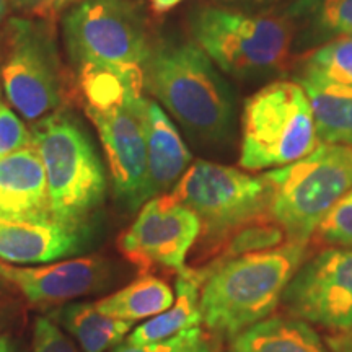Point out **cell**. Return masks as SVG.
Listing matches in <instances>:
<instances>
[{"mask_svg": "<svg viewBox=\"0 0 352 352\" xmlns=\"http://www.w3.org/2000/svg\"><path fill=\"white\" fill-rule=\"evenodd\" d=\"M307 245L284 241L209 266L199 298L202 323L232 340L267 318L302 266Z\"/></svg>", "mask_w": 352, "mask_h": 352, "instance_id": "1", "label": "cell"}, {"mask_svg": "<svg viewBox=\"0 0 352 352\" xmlns=\"http://www.w3.org/2000/svg\"><path fill=\"white\" fill-rule=\"evenodd\" d=\"M78 87L107 152L114 195L129 209H138L147 173L142 69L114 72L83 67L78 70Z\"/></svg>", "mask_w": 352, "mask_h": 352, "instance_id": "2", "label": "cell"}, {"mask_svg": "<svg viewBox=\"0 0 352 352\" xmlns=\"http://www.w3.org/2000/svg\"><path fill=\"white\" fill-rule=\"evenodd\" d=\"M142 72L144 87L191 134L209 140L226 134L232 116L230 95L199 46H152Z\"/></svg>", "mask_w": 352, "mask_h": 352, "instance_id": "3", "label": "cell"}, {"mask_svg": "<svg viewBox=\"0 0 352 352\" xmlns=\"http://www.w3.org/2000/svg\"><path fill=\"white\" fill-rule=\"evenodd\" d=\"M32 135L46 170L52 219L82 232L107 189L94 145L78 122L60 109L38 120Z\"/></svg>", "mask_w": 352, "mask_h": 352, "instance_id": "4", "label": "cell"}, {"mask_svg": "<svg viewBox=\"0 0 352 352\" xmlns=\"http://www.w3.org/2000/svg\"><path fill=\"white\" fill-rule=\"evenodd\" d=\"M270 215L285 241L308 243L320 223L352 188V148L320 144L300 160L271 170Z\"/></svg>", "mask_w": 352, "mask_h": 352, "instance_id": "5", "label": "cell"}, {"mask_svg": "<svg viewBox=\"0 0 352 352\" xmlns=\"http://www.w3.org/2000/svg\"><path fill=\"white\" fill-rule=\"evenodd\" d=\"M51 25L13 16L0 30V87L8 103L32 121L59 111L72 91Z\"/></svg>", "mask_w": 352, "mask_h": 352, "instance_id": "6", "label": "cell"}, {"mask_svg": "<svg viewBox=\"0 0 352 352\" xmlns=\"http://www.w3.org/2000/svg\"><path fill=\"white\" fill-rule=\"evenodd\" d=\"M320 145L310 101L300 83L274 82L246 100L240 166L280 168Z\"/></svg>", "mask_w": 352, "mask_h": 352, "instance_id": "7", "label": "cell"}, {"mask_svg": "<svg viewBox=\"0 0 352 352\" xmlns=\"http://www.w3.org/2000/svg\"><path fill=\"white\" fill-rule=\"evenodd\" d=\"M201 222V233L223 240L270 215L271 188L266 176L212 162L196 160L171 191Z\"/></svg>", "mask_w": 352, "mask_h": 352, "instance_id": "8", "label": "cell"}, {"mask_svg": "<svg viewBox=\"0 0 352 352\" xmlns=\"http://www.w3.org/2000/svg\"><path fill=\"white\" fill-rule=\"evenodd\" d=\"M64 38L77 70L142 69L152 50L131 0H80L65 15Z\"/></svg>", "mask_w": 352, "mask_h": 352, "instance_id": "9", "label": "cell"}, {"mask_svg": "<svg viewBox=\"0 0 352 352\" xmlns=\"http://www.w3.org/2000/svg\"><path fill=\"white\" fill-rule=\"evenodd\" d=\"M191 33L196 46L233 76H250L279 67L292 41L287 21L215 7L196 13Z\"/></svg>", "mask_w": 352, "mask_h": 352, "instance_id": "10", "label": "cell"}, {"mask_svg": "<svg viewBox=\"0 0 352 352\" xmlns=\"http://www.w3.org/2000/svg\"><path fill=\"white\" fill-rule=\"evenodd\" d=\"M201 235L197 215L171 195L148 199L132 226L120 236V252L142 271H183L188 253Z\"/></svg>", "mask_w": 352, "mask_h": 352, "instance_id": "11", "label": "cell"}, {"mask_svg": "<svg viewBox=\"0 0 352 352\" xmlns=\"http://www.w3.org/2000/svg\"><path fill=\"white\" fill-rule=\"evenodd\" d=\"M290 315L333 331L352 329V248L324 250L302 263L285 289Z\"/></svg>", "mask_w": 352, "mask_h": 352, "instance_id": "12", "label": "cell"}, {"mask_svg": "<svg viewBox=\"0 0 352 352\" xmlns=\"http://www.w3.org/2000/svg\"><path fill=\"white\" fill-rule=\"evenodd\" d=\"M108 276V264L100 256L76 258L38 267H16L0 259V277L32 303H56L88 296L103 287Z\"/></svg>", "mask_w": 352, "mask_h": 352, "instance_id": "13", "label": "cell"}, {"mask_svg": "<svg viewBox=\"0 0 352 352\" xmlns=\"http://www.w3.org/2000/svg\"><path fill=\"white\" fill-rule=\"evenodd\" d=\"M0 217L28 222L54 220L46 170L34 144L0 157Z\"/></svg>", "mask_w": 352, "mask_h": 352, "instance_id": "14", "label": "cell"}, {"mask_svg": "<svg viewBox=\"0 0 352 352\" xmlns=\"http://www.w3.org/2000/svg\"><path fill=\"white\" fill-rule=\"evenodd\" d=\"M142 120L147 145V173L140 197L144 206L152 197L165 195L170 188H175L189 168L192 157L160 104L145 96Z\"/></svg>", "mask_w": 352, "mask_h": 352, "instance_id": "15", "label": "cell"}, {"mask_svg": "<svg viewBox=\"0 0 352 352\" xmlns=\"http://www.w3.org/2000/svg\"><path fill=\"white\" fill-rule=\"evenodd\" d=\"M80 230L57 223L0 217V259L15 264H44L76 253Z\"/></svg>", "mask_w": 352, "mask_h": 352, "instance_id": "16", "label": "cell"}, {"mask_svg": "<svg viewBox=\"0 0 352 352\" xmlns=\"http://www.w3.org/2000/svg\"><path fill=\"white\" fill-rule=\"evenodd\" d=\"M206 270H189L184 267L176 277L175 302L168 310L160 315L152 316L129 334V344H148L168 340L175 334L197 328L202 323V314L199 307L202 284L208 279Z\"/></svg>", "mask_w": 352, "mask_h": 352, "instance_id": "17", "label": "cell"}, {"mask_svg": "<svg viewBox=\"0 0 352 352\" xmlns=\"http://www.w3.org/2000/svg\"><path fill=\"white\" fill-rule=\"evenodd\" d=\"M228 352H331L318 333L297 316H267L233 336Z\"/></svg>", "mask_w": 352, "mask_h": 352, "instance_id": "18", "label": "cell"}, {"mask_svg": "<svg viewBox=\"0 0 352 352\" xmlns=\"http://www.w3.org/2000/svg\"><path fill=\"white\" fill-rule=\"evenodd\" d=\"M310 101L320 144L352 148V85H340L316 77H302Z\"/></svg>", "mask_w": 352, "mask_h": 352, "instance_id": "19", "label": "cell"}, {"mask_svg": "<svg viewBox=\"0 0 352 352\" xmlns=\"http://www.w3.org/2000/svg\"><path fill=\"white\" fill-rule=\"evenodd\" d=\"M175 302V292L160 277L142 274L124 289L95 302L100 311L113 318L135 323L160 315Z\"/></svg>", "mask_w": 352, "mask_h": 352, "instance_id": "20", "label": "cell"}, {"mask_svg": "<svg viewBox=\"0 0 352 352\" xmlns=\"http://www.w3.org/2000/svg\"><path fill=\"white\" fill-rule=\"evenodd\" d=\"M59 318L83 352H107L120 344L134 327L131 321L113 318L100 311L95 302L70 303L60 310Z\"/></svg>", "mask_w": 352, "mask_h": 352, "instance_id": "21", "label": "cell"}, {"mask_svg": "<svg viewBox=\"0 0 352 352\" xmlns=\"http://www.w3.org/2000/svg\"><path fill=\"white\" fill-rule=\"evenodd\" d=\"M303 76L352 85V34L316 50L307 60Z\"/></svg>", "mask_w": 352, "mask_h": 352, "instance_id": "22", "label": "cell"}, {"mask_svg": "<svg viewBox=\"0 0 352 352\" xmlns=\"http://www.w3.org/2000/svg\"><path fill=\"white\" fill-rule=\"evenodd\" d=\"M316 232L324 243L352 248V188L324 217Z\"/></svg>", "mask_w": 352, "mask_h": 352, "instance_id": "23", "label": "cell"}, {"mask_svg": "<svg viewBox=\"0 0 352 352\" xmlns=\"http://www.w3.org/2000/svg\"><path fill=\"white\" fill-rule=\"evenodd\" d=\"M28 145H33L32 131L26 129L20 118L0 101V157H6Z\"/></svg>", "mask_w": 352, "mask_h": 352, "instance_id": "24", "label": "cell"}, {"mask_svg": "<svg viewBox=\"0 0 352 352\" xmlns=\"http://www.w3.org/2000/svg\"><path fill=\"white\" fill-rule=\"evenodd\" d=\"M32 352H83L54 321L39 316L33 328Z\"/></svg>", "mask_w": 352, "mask_h": 352, "instance_id": "25", "label": "cell"}, {"mask_svg": "<svg viewBox=\"0 0 352 352\" xmlns=\"http://www.w3.org/2000/svg\"><path fill=\"white\" fill-rule=\"evenodd\" d=\"M10 2L16 10L23 12L28 19L54 23L60 16V13L67 8L70 10L80 0H10Z\"/></svg>", "mask_w": 352, "mask_h": 352, "instance_id": "26", "label": "cell"}, {"mask_svg": "<svg viewBox=\"0 0 352 352\" xmlns=\"http://www.w3.org/2000/svg\"><path fill=\"white\" fill-rule=\"evenodd\" d=\"M320 20L329 32L352 34V0H323Z\"/></svg>", "mask_w": 352, "mask_h": 352, "instance_id": "27", "label": "cell"}, {"mask_svg": "<svg viewBox=\"0 0 352 352\" xmlns=\"http://www.w3.org/2000/svg\"><path fill=\"white\" fill-rule=\"evenodd\" d=\"M201 336L202 329L197 327L186 329V331H182L168 338V340L158 342H148V344H129V342H126V344L116 347L111 352H178L191 344V342L199 340Z\"/></svg>", "mask_w": 352, "mask_h": 352, "instance_id": "28", "label": "cell"}, {"mask_svg": "<svg viewBox=\"0 0 352 352\" xmlns=\"http://www.w3.org/2000/svg\"><path fill=\"white\" fill-rule=\"evenodd\" d=\"M327 346L331 352H352V329L331 333L327 338Z\"/></svg>", "mask_w": 352, "mask_h": 352, "instance_id": "29", "label": "cell"}, {"mask_svg": "<svg viewBox=\"0 0 352 352\" xmlns=\"http://www.w3.org/2000/svg\"><path fill=\"white\" fill-rule=\"evenodd\" d=\"M178 352H219L217 347H215L212 342H209L204 336H201L199 340L191 342V344L184 347V349Z\"/></svg>", "mask_w": 352, "mask_h": 352, "instance_id": "30", "label": "cell"}, {"mask_svg": "<svg viewBox=\"0 0 352 352\" xmlns=\"http://www.w3.org/2000/svg\"><path fill=\"white\" fill-rule=\"evenodd\" d=\"M179 2H182V0H151L152 8L155 12H158V13L168 12L170 8H173L175 6H178Z\"/></svg>", "mask_w": 352, "mask_h": 352, "instance_id": "31", "label": "cell"}, {"mask_svg": "<svg viewBox=\"0 0 352 352\" xmlns=\"http://www.w3.org/2000/svg\"><path fill=\"white\" fill-rule=\"evenodd\" d=\"M0 352H15L8 334H2V336H0Z\"/></svg>", "mask_w": 352, "mask_h": 352, "instance_id": "32", "label": "cell"}, {"mask_svg": "<svg viewBox=\"0 0 352 352\" xmlns=\"http://www.w3.org/2000/svg\"><path fill=\"white\" fill-rule=\"evenodd\" d=\"M6 12H7V0H0V20L3 19Z\"/></svg>", "mask_w": 352, "mask_h": 352, "instance_id": "33", "label": "cell"}, {"mask_svg": "<svg viewBox=\"0 0 352 352\" xmlns=\"http://www.w3.org/2000/svg\"><path fill=\"white\" fill-rule=\"evenodd\" d=\"M3 323H6V316H3V311H0V329H2Z\"/></svg>", "mask_w": 352, "mask_h": 352, "instance_id": "34", "label": "cell"}, {"mask_svg": "<svg viewBox=\"0 0 352 352\" xmlns=\"http://www.w3.org/2000/svg\"><path fill=\"white\" fill-rule=\"evenodd\" d=\"M0 280H3V279H2V277H0Z\"/></svg>", "mask_w": 352, "mask_h": 352, "instance_id": "35", "label": "cell"}]
</instances>
